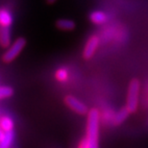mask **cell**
<instances>
[{
  "instance_id": "cell-13",
  "label": "cell",
  "mask_w": 148,
  "mask_h": 148,
  "mask_svg": "<svg viewBox=\"0 0 148 148\" xmlns=\"http://www.w3.org/2000/svg\"><path fill=\"white\" fill-rule=\"evenodd\" d=\"M14 94L13 88L8 87V86H2L0 88V99L3 100L5 98H9Z\"/></svg>"
},
{
  "instance_id": "cell-12",
  "label": "cell",
  "mask_w": 148,
  "mask_h": 148,
  "mask_svg": "<svg viewBox=\"0 0 148 148\" xmlns=\"http://www.w3.org/2000/svg\"><path fill=\"white\" fill-rule=\"evenodd\" d=\"M0 21H1V25L3 26H10L13 21L10 13L8 11H6L5 9H2L1 13H0Z\"/></svg>"
},
{
  "instance_id": "cell-14",
  "label": "cell",
  "mask_w": 148,
  "mask_h": 148,
  "mask_svg": "<svg viewBox=\"0 0 148 148\" xmlns=\"http://www.w3.org/2000/svg\"><path fill=\"white\" fill-rule=\"evenodd\" d=\"M67 75H69V73H67L66 70L61 69L56 72V79H57L58 81L64 82L67 79Z\"/></svg>"
},
{
  "instance_id": "cell-1",
  "label": "cell",
  "mask_w": 148,
  "mask_h": 148,
  "mask_svg": "<svg viewBox=\"0 0 148 148\" xmlns=\"http://www.w3.org/2000/svg\"><path fill=\"white\" fill-rule=\"evenodd\" d=\"M87 120V133H86V140L88 148H98V138H99V121L100 114L96 109H91L88 112Z\"/></svg>"
},
{
  "instance_id": "cell-11",
  "label": "cell",
  "mask_w": 148,
  "mask_h": 148,
  "mask_svg": "<svg viewBox=\"0 0 148 148\" xmlns=\"http://www.w3.org/2000/svg\"><path fill=\"white\" fill-rule=\"evenodd\" d=\"M90 19L91 22L95 23V24H103L104 22L107 21L108 17L106 16V14L103 13V12L95 11L90 14Z\"/></svg>"
},
{
  "instance_id": "cell-6",
  "label": "cell",
  "mask_w": 148,
  "mask_h": 148,
  "mask_svg": "<svg viewBox=\"0 0 148 148\" xmlns=\"http://www.w3.org/2000/svg\"><path fill=\"white\" fill-rule=\"evenodd\" d=\"M14 140V131L6 133L0 130V148H11Z\"/></svg>"
},
{
  "instance_id": "cell-4",
  "label": "cell",
  "mask_w": 148,
  "mask_h": 148,
  "mask_svg": "<svg viewBox=\"0 0 148 148\" xmlns=\"http://www.w3.org/2000/svg\"><path fill=\"white\" fill-rule=\"evenodd\" d=\"M64 103H66V105L70 110H72L78 114L85 115L88 114V112H90L88 110V107L84 103H82L79 99H77L76 97L72 95H66L64 97Z\"/></svg>"
},
{
  "instance_id": "cell-5",
  "label": "cell",
  "mask_w": 148,
  "mask_h": 148,
  "mask_svg": "<svg viewBox=\"0 0 148 148\" xmlns=\"http://www.w3.org/2000/svg\"><path fill=\"white\" fill-rule=\"evenodd\" d=\"M99 44V38L97 36H91L90 40L87 41L84 50H83V58L86 60L90 59L95 53Z\"/></svg>"
},
{
  "instance_id": "cell-7",
  "label": "cell",
  "mask_w": 148,
  "mask_h": 148,
  "mask_svg": "<svg viewBox=\"0 0 148 148\" xmlns=\"http://www.w3.org/2000/svg\"><path fill=\"white\" fill-rule=\"evenodd\" d=\"M0 43L2 47L11 46V34L8 26L1 25L0 28Z\"/></svg>"
},
{
  "instance_id": "cell-15",
  "label": "cell",
  "mask_w": 148,
  "mask_h": 148,
  "mask_svg": "<svg viewBox=\"0 0 148 148\" xmlns=\"http://www.w3.org/2000/svg\"><path fill=\"white\" fill-rule=\"evenodd\" d=\"M54 2H56V0H46L47 4H53Z\"/></svg>"
},
{
  "instance_id": "cell-9",
  "label": "cell",
  "mask_w": 148,
  "mask_h": 148,
  "mask_svg": "<svg viewBox=\"0 0 148 148\" xmlns=\"http://www.w3.org/2000/svg\"><path fill=\"white\" fill-rule=\"evenodd\" d=\"M56 26H57V28H59L60 30L72 31L75 29L76 24H75V22L71 19L61 18V19H58L57 21H56Z\"/></svg>"
},
{
  "instance_id": "cell-8",
  "label": "cell",
  "mask_w": 148,
  "mask_h": 148,
  "mask_svg": "<svg viewBox=\"0 0 148 148\" xmlns=\"http://www.w3.org/2000/svg\"><path fill=\"white\" fill-rule=\"evenodd\" d=\"M129 114H131V112L126 108V106L124 108H121L119 111H117L114 114V118H112V123H114V125H120L121 123H123L124 121L126 120V118L128 117Z\"/></svg>"
},
{
  "instance_id": "cell-3",
  "label": "cell",
  "mask_w": 148,
  "mask_h": 148,
  "mask_svg": "<svg viewBox=\"0 0 148 148\" xmlns=\"http://www.w3.org/2000/svg\"><path fill=\"white\" fill-rule=\"evenodd\" d=\"M26 45V40L25 38L20 37L16 38V41H14V43L9 47L8 50L6 51L2 56V60L4 63H11L16 59L17 56L19 55V53L22 51L23 48Z\"/></svg>"
},
{
  "instance_id": "cell-10",
  "label": "cell",
  "mask_w": 148,
  "mask_h": 148,
  "mask_svg": "<svg viewBox=\"0 0 148 148\" xmlns=\"http://www.w3.org/2000/svg\"><path fill=\"white\" fill-rule=\"evenodd\" d=\"M0 127H1L2 131L6 133L14 131V120L9 115H2L1 119H0Z\"/></svg>"
},
{
  "instance_id": "cell-2",
  "label": "cell",
  "mask_w": 148,
  "mask_h": 148,
  "mask_svg": "<svg viewBox=\"0 0 148 148\" xmlns=\"http://www.w3.org/2000/svg\"><path fill=\"white\" fill-rule=\"evenodd\" d=\"M140 88V83L138 79H133L130 82L128 87V93H127L126 108L128 109L131 114L132 112H135L138 109Z\"/></svg>"
}]
</instances>
